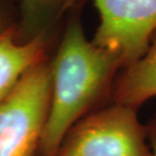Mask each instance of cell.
Listing matches in <instances>:
<instances>
[{
	"mask_svg": "<svg viewBox=\"0 0 156 156\" xmlns=\"http://www.w3.org/2000/svg\"><path fill=\"white\" fill-rule=\"evenodd\" d=\"M51 67V104L41 156H56L78 121L113 102L114 83L123 64L117 54L87 39L79 15L72 14Z\"/></svg>",
	"mask_w": 156,
	"mask_h": 156,
	"instance_id": "1",
	"label": "cell"
},
{
	"mask_svg": "<svg viewBox=\"0 0 156 156\" xmlns=\"http://www.w3.org/2000/svg\"><path fill=\"white\" fill-rule=\"evenodd\" d=\"M56 156H152V150L138 110L112 102L78 121Z\"/></svg>",
	"mask_w": 156,
	"mask_h": 156,
	"instance_id": "2",
	"label": "cell"
},
{
	"mask_svg": "<svg viewBox=\"0 0 156 156\" xmlns=\"http://www.w3.org/2000/svg\"><path fill=\"white\" fill-rule=\"evenodd\" d=\"M52 95L51 63L30 69L0 101V156H33L39 150Z\"/></svg>",
	"mask_w": 156,
	"mask_h": 156,
	"instance_id": "3",
	"label": "cell"
},
{
	"mask_svg": "<svg viewBox=\"0 0 156 156\" xmlns=\"http://www.w3.org/2000/svg\"><path fill=\"white\" fill-rule=\"evenodd\" d=\"M99 24L92 42L120 57L123 68L139 60L156 32V0H92Z\"/></svg>",
	"mask_w": 156,
	"mask_h": 156,
	"instance_id": "4",
	"label": "cell"
},
{
	"mask_svg": "<svg viewBox=\"0 0 156 156\" xmlns=\"http://www.w3.org/2000/svg\"><path fill=\"white\" fill-rule=\"evenodd\" d=\"M47 45L46 33L20 43L12 30L0 32V101L27 71L46 61Z\"/></svg>",
	"mask_w": 156,
	"mask_h": 156,
	"instance_id": "5",
	"label": "cell"
},
{
	"mask_svg": "<svg viewBox=\"0 0 156 156\" xmlns=\"http://www.w3.org/2000/svg\"><path fill=\"white\" fill-rule=\"evenodd\" d=\"M156 96V32L148 50L139 60L119 71L114 83L113 102L139 110Z\"/></svg>",
	"mask_w": 156,
	"mask_h": 156,
	"instance_id": "6",
	"label": "cell"
},
{
	"mask_svg": "<svg viewBox=\"0 0 156 156\" xmlns=\"http://www.w3.org/2000/svg\"><path fill=\"white\" fill-rule=\"evenodd\" d=\"M23 29L27 38L46 33V30L56 21L68 8L73 5L74 0H20Z\"/></svg>",
	"mask_w": 156,
	"mask_h": 156,
	"instance_id": "7",
	"label": "cell"
},
{
	"mask_svg": "<svg viewBox=\"0 0 156 156\" xmlns=\"http://www.w3.org/2000/svg\"><path fill=\"white\" fill-rule=\"evenodd\" d=\"M146 127H147L148 142L152 150V156H156V114H154L153 117L148 121Z\"/></svg>",
	"mask_w": 156,
	"mask_h": 156,
	"instance_id": "8",
	"label": "cell"
}]
</instances>
